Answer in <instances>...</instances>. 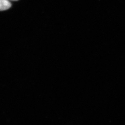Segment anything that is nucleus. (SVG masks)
I'll return each instance as SVG.
<instances>
[{"mask_svg":"<svg viewBox=\"0 0 125 125\" xmlns=\"http://www.w3.org/2000/svg\"><path fill=\"white\" fill-rule=\"evenodd\" d=\"M12 0V1H17L18 0Z\"/></svg>","mask_w":125,"mask_h":125,"instance_id":"2","label":"nucleus"},{"mask_svg":"<svg viewBox=\"0 0 125 125\" xmlns=\"http://www.w3.org/2000/svg\"><path fill=\"white\" fill-rule=\"evenodd\" d=\"M11 4L9 0H0V11H4L9 9Z\"/></svg>","mask_w":125,"mask_h":125,"instance_id":"1","label":"nucleus"}]
</instances>
